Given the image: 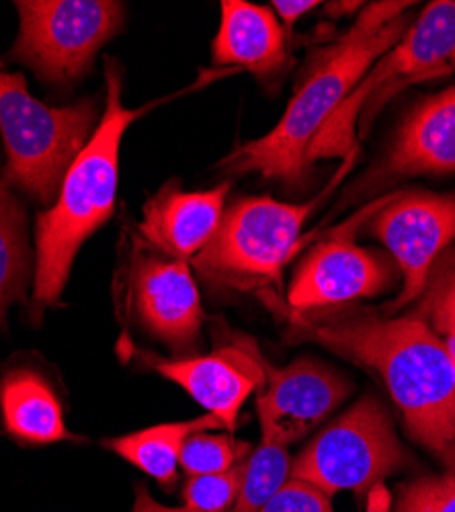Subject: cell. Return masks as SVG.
<instances>
[{
    "label": "cell",
    "mask_w": 455,
    "mask_h": 512,
    "mask_svg": "<svg viewBox=\"0 0 455 512\" xmlns=\"http://www.w3.org/2000/svg\"><path fill=\"white\" fill-rule=\"evenodd\" d=\"M285 318L294 340H312L376 371L410 437L455 474V367L441 336L421 316L335 308Z\"/></svg>",
    "instance_id": "obj_1"
},
{
    "label": "cell",
    "mask_w": 455,
    "mask_h": 512,
    "mask_svg": "<svg viewBox=\"0 0 455 512\" xmlns=\"http://www.w3.org/2000/svg\"><path fill=\"white\" fill-rule=\"evenodd\" d=\"M410 3L367 5L359 19L328 48L314 54L298 91L273 130L234 148L218 166L230 175L257 173L292 187L308 173V150L322 127L345 103L361 78L408 29Z\"/></svg>",
    "instance_id": "obj_2"
},
{
    "label": "cell",
    "mask_w": 455,
    "mask_h": 512,
    "mask_svg": "<svg viewBox=\"0 0 455 512\" xmlns=\"http://www.w3.org/2000/svg\"><path fill=\"white\" fill-rule=\"evenodd\" d=\"M105 82L107 101L97 130L70 164L52 207L35 222V271L27 306L33 326L48 308L60 306L80 246L113 216L121 140L146 111L123 107V70L111 58L105 60Z\"/></svg>",
    "instance_id": "obj_3"
},
{
    "label": "cell",
    "mask_w": 455,
    "mask_h": 512,
    "mask_svg": "<svg viewBox=\"0 0 455 512\" xmlns=\"http://www.w3.org/2000/svg\"><path fill=\"white\" fill-rule=\"evenodd\" d=\"M357 156V146L347 154L328 189L308 203H283L269 195L238 199L224 211L214 238L191 259L197 275L214 287L257 293L277 314L285 316L281 300L283 267L292 261L300 232L312 211L347 175Z\"/></svg>",
    "instance_id": "obj_4"
},
{
    "label": "cell",
    "mask_w": 455,
    "mask_h": 512,
    "mask_svg": "<svg viewBox=\"0 0 455 512\" xmlns=\"http://www.w3.org/2000/svg\"><path fill=\"white\" fill-rule=\"evenodd\" d=\"M455 72V0L429 3L419 19L410 23L345 103L322 127L308 150V164L320 158L347 156L355 144V125L367 134L380 111L410 84H419Z\"/></svg>",
    "instance_id": "obj_5"
},
{
    "label": "cell",
    "mask_w": 455,
    "mask_h": 512,
    "mask_svg": "<svg viewBox=\"0 0 455 512\" xmlns=\"http://www.w3.org/2000/svg\"><path fill=\"white\" fill-rule=\"evenodd\" d=\"M97 130V103L48 107L27 91L23 74L0 70V136L5 175L37 203L56 201L70 164Z\"/></svg>",
    "instance_id": "obj_6"
},
{
    "label": "cell",
    "mask_w": 455,
    "mask_h": 512,
    "mask_svg": "<svg viewBox=\"0 0 455 512\" xmlns=\"http://www.w3.org/2000/svg\"><path fill=\"white\" fill-rule=\"evenodd\" d=\"M19 33L5 64H23L58 89L85 76L97 52L126 21V7L113 0H19Z\"/></svg>",
    "instance_id": "obj_7"
},
{
    "label": "cell",
    "mask_w": 455,
    "mask_h": 512,
    "mask_svg": "<svg viewBox=\"0 0 455 512\" xmlns=\"http://www.w3.org/2000/svg\"><path fill=\"white\" fill-rule=\"evenodd\" d=\"M406 461L388 410L365 396L310 441L292 461L289 478L310 482L328 496L339 490L367 494Z\"/></svg>",
    "instance_id": "obj_8"
},
{
    "label": "cell",
    "mask_w": 455,
    "mask_h": 512,
    "mask_svg": "<svg viewBox=\"0 0 455 512\" xmlns=\"http://www.w3.org/2000/svg\"><path fill=\"white\" fill-rule=\"evenodd\" d=\"M390 250L402 273V291L386 306L394 314L423 295L431 269L455 242V193H398L376 211L369 224Z\"/></svg>",
    "instance_id": "obj_9"
},
{
    "label": "cell",
    "mask_w": 455,
    "mask_h": 512,
    "mask_svg": "<svg viewBox=\"0 0 455 512\" xmlns=\"http://www.w3.org/2000/svg\"><path fill=\"white\" fill-rule=\"evenodd\" d=\"M128 271V308L138 324L167 345L189 357L199 347L205 322L199 287L187 261H177L150 248L136 236Z\"/></svg>",
    "instance_id": "obj_10"
},
{
    "label": "cell",
    "mask_w": 455,
    "mask_h": 512,
    "mask_svg": "<svg viewBox=\"0 0 455 512\" xmlns=\"http://www.w3.org/2000/svg\"><path fill=\"white\" fill-rule=\"evenodd\" d=\"M392 281L394 271L388 259L355 244L341 230L318 242L298 265L287 289L285 316L343 308L363 297L380 295Z\"/></svg>",
    "instance_id": "obj_11"
},
{
    "label": "cell",
    "mask_w": 455,
    "mask_h": 512,
    "mask_svg": "<svg viewBox=\"0 0 455 512\" xmlns=\"http://www.w3.org/2000/svg\"><path fill=\"white\" fill-rule=\"evenodd\" d=\"M140 357L148 369L175 381L208 414H214L228 433L236 431L240 408L265 381L267 359L255 340L240 334L210 355L160 359L142 353Z\"/></svg>",
    "instance_id": "obj_12"
},
{
    "label": "cell",
    "mask_w": 455,
    "mask_h": 512,
    "mask_svg": "<svg viewBox=\"0 0 455 512\" xmlns=\"http://www.w3.org/2000/svg\"><path fill=\"white\" fill-rule=\"evenodd\" d=\"M349 383L314 359H298L287 367L265 361V381L257 392V412L265 441L289 447L333 414L349 396Z\"/></svg>",
    "instance_id": "obj_13"
},
{
    "label": "cell",
    "mask_w": 455,
    "mask_h": 512,
    "mask_svg": "<svg viewBox=\"0 0 455 512\" xmlns=\"http://www.w3.org/2000/svg\"><path fill=\"white\" fill-rule=\"evenodd\" d=\"M230 183L208 191H183L177 181L164 185L144 203L138 238L156 252L191 261L218 232Z\"/></svg>",
    "instance_id": "obj_14"
},
{
    "label": "cell",
    "mask_w": 455,
    "mask_h": 512,
    "mask_svg": "<svg viewBox=\"0 0 455 512\" xmlns=\"http://www.w3.org/2000/svg\"><path fill=\"white\" fill-rule=\"evenodd\" d=\"M0 431L19 447L87 441L68 431L60 396L48 375L15 359L0 365Z\"/></svg>",
    "instance_id": "obj_15"
},
{
    "label": "cell",
    "mask_w": 455,
    "mask_h": 512,
    "mask_svg": "<svg viewBox=\"0 0 455 512\" xmlns=\"http://www.w3.org/2000/svg\"><path fill=\"white\" fill-rule=\"evenodd\" d=\"M289 39L269 7L224 0L222 21L212 44L214 64L244 68L259 80L283 74L289 64Z\"/></svg>",
    "instance_id": "obj_16"
},
{
    "label": "cell",
    "mask_w": 455,
    "mask_h": 512,
    "mask_svg": "<svg viewBox=\"0 0 455 512\" xmlns=\"http://www.w3.org/2000/svg\"><path fill=\"white\" fill-rule=\"evenodd\" d=\"M455 170V87L423 101L400 127L384 173L439 175Z\"/></svg>",
    "instance_id": "obj_17"
},
{
    "label": "cell",
    "mask_w": 455,
    "mask_h": 512,
    "mask_svg": "<svg viewBox=\"0 0 455 512\" xmlns=\"http://www.w3.org/2000/svg\"><path fill=\"white\" fill-rule=\"evenodd\" d=\"M220 429H224V424L214 414H205L193 420L164 422L130 435L103 439L101 445L142 469L164 492H173L179 478L177 469L185 441L193 433Z\"/></svg>",
    "instance_id": "obj_18"
},
{
    "label": "cell",
    "mask_w": 455,
    "mask_h": 512,
    "mask_svg": "<svg viewBox=\"0 0 455 512\" xmlns=\"http://www.w3.org/2000/svg\"><path fill=\"white\" fill-rule=\"evenodd\" d=\"M35 252H31L27 213L0 166V334L9 332V310L29 306L27 289L33 285Z\"/></svg>",
    "instance_id": "obj_19"
},
{
    "label": "cell",
    "mask_w": 455,
    "mask_h": 512,
    "mask_svg": "<svg viewBox=\"0 0 455 512\" xmlns=\"http://www.w3.org/2000/svg\"><path fill=\"white\" fill-rule=\"evenodd\" d=\"M244 465L246 463L234 467L232 472L226 474L189 478L183 488V504L175 508L158 504L146 486L138 484L132 512H230L242 486Z\"/></svg>",
    "instance_id": "obj_20"
},
{
    "label": "cell",
    "mask_w": 455,
    "mask_h": 512,
    "mask_svg": "<svg viewBox=\"0 0 455 512\" xmlns=\"http://www.w3.org/2000/svg\"><path fill=\"white\" fill-rule=\"evenodd\" d=\"M289 469L292 459L287 455V447L263 439L244 465L242 486L230 512H259L285 484Z\"/></svg>",
    "instance_id": "obj_21"
},
{
    "label": "cell",
    "mask_w": 455,
    "mask_h": 512,
    "mask_svg": "<svg viewBox=\"0 0 455 512\" xmlns=\"http://www.w3.org/2000/svg\"><path fill=\"white\" fill-rule=\"evenodd\" d=\"M251 445L236 441L232 435H212L210 431L193 433L183 449L179 465L187 478L216 476L232 472L251 457Z\"/></svg>",
    "instance_id": "obj_22"
},
{
    "label": "cell",
    "mask_w": 455,
    "mask_h": 512,
    "mask_svg": "<svg viewBox=\"0 0 455 512\" xmlns=\"http://www.w3.org/2000/svg\"><path fill=\"white\" fill-rule=\"evenodd\" d=\"M423 293V320L437 334L455 332V248H449L443 256H439Z\"/></svg>",
    "instance_id": "obj_23"
},
{
    "label": "cell",
    "mask_w": 455,
    "mask_h": 512,
    "mask_svg": "<svg viewBox=\"0 0 455 512\" xmlns=\"http://www.w3.org/2000/svg\"><path fill=\"white\" fill-rule=\"evenodd\" d=\"M396 512H455V474L427 476L402 486Z\"/></svg>",
    "instance_id": "obj_24"
},
{
    "label": "cell",
    "mask_w": 455,
    "mask_h": 512,
    "mask_svg": "<svg viewBox=\"0 0 455 512\" xmlns=\"http://www.w3.org/2000/svg\"><path fill=\"white\" fill-rule=\"evenodd\" d=\"M259 512H335L330 496L318 486L287 478Z\"/></svg>",
    "instance_id": "obj_25"
},
{
    "label": "cell",
    "mask_w": 455,
    "mask_h": 512,
    "mask_svg": "<svg viewBox=\"0 0 455 512\" xmlns=\"http://www.w3.org/2000/svg\"><path fill=\"white\" fill-rule=\"evenodd\" d=\"M271 7H273V13H277L279 19L283 21V29H285V35L289 39L294 33L296 23L304 15H308L310 11L320 7V3H318V0H275Z\"/></svg>",
    "instance_id": "obj_26"
},
{
    "label": "cell",
    "mask_w": 455,
    "mask_h": 512,
    "mask_svg": "<svg viewBox=\"0 0 455 512\" xmlns=\"http://www.w3.org/2000/svg\"><path fill=\"white\" fill-rule=\"evenodd\" d=\"M361 7V3H335V5H326L328 13H335V15H345V13H353Z\"/></svg>",
    "instance_id": "obj_27"
},
{
    "label": "cell",
    "mask_w": 455,
    "mask_h": 512,
    "mask_svg": "<svg viewBox=\"0 0 455 512\" xmlns=\"http://www.w3.org/2000/svg\"><path fill=\"white\" fill-rule=\"evenodd\" d=\"M441 340L445 343V349L453 361V367H455V332H447V334H441Z\"/></svg>",
    "instance_id": "obj_28"
}]
</instances>
